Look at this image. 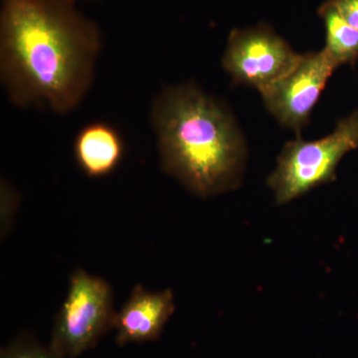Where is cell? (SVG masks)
<instances>
[{"label": "cell", "mask_w": 358, "mask_h": 358, "mask_svg": "<svg viewBox=\"0 0 358 358\" xmlns=\"http://www.w3.org/2000/svg\"><path fill=\"white\" fill-rule=\"evenodd\" d=\"M150 120L166 173L201 197L236 187L246 148L217 99L192 83L166 87L155 96Z\"/></svg>", "instance_id": "7a4b0ae2"}, {"label": "cell", "mask_w": 358, "mask_h": 358, "mask_svg": "<svg viewBox=\"0 0 358 358\" xmlns=\"http://www.w3.org/2000/svg\"><path fill=\"white\" fill-rule=\"evenodd\" d=\"M300 57L286 40L262 23L231 31L222 66L235 83L262 93L293 70Z\"/></svg>", "instance_id": "5b68a950"}, {"label": "cell", "mask_w": 358, "mask_h": 358, "mask_svg": "<svg viewBox=\"0 0 358 358\" xmlns=\"http://www.w3.org/2000/svg\"><path fill=\"white\" fill-rule=\"evenodd\" d=\"M76 0H1L0 81L18 108L72 112L95 78L98 25Z\"/></svg>", "instance_id": "6da1fadb"}, {"label": "cell", "mask_w": 358, "mask_h": 358, "mask_svg": "<svg viewBox=\"0 0 358 358\" xmlns=\"http://www.w3.org/2000/svg\"><path fill=\"white\" fill-rule=\"evenodd\" d=\"M0 358H64L54 352L50 346H44L28 336L14 339L2 348Z\"/></svg>", "instance_id": "30bf717a"}, {"label": "cell", "mask_w": 358, "mask_h": 358, "mask_svg": "<svg viewBox=\"0 0 358 358\" xmlns=\"http://www.w3.org/2000/svg\"><path fill=\"white\" fill-rule=\"evenodd\" d=\"M174 312V296L171 289L150 292L141 285L134 287L131 296L119 313H115L113 329L115 341L124 346L159 338Z\"/></svg>", "instance_id": "52a82bcc"}, {"label": "cell", "mask_w": 358, "mask_h": 358, "mask_svg": "<svg viewBox=\"0 0 358 358\" xmlns=\"http://www.w3.org/2000/svg\"><path fill=\"white\" fill-rule=\"evenodd\" d=\"M319 15L326 27L327 39L324 51L334 64L355 65L358 61V31L346 22L331 0L319 8Z\"/></svg>", "instance_id": "9c48e42d"}, {"label": "cell", "mask_w": 358, "mask_h": 358, "mask_svg": "<svg viewBox=\"0 0 358 358\" xmlns=\"http://www.w3.org/2000/svg\"><path fill=\"white\" fill-rule=\"evenodd\" d=\"M348 24L358 31V0H331Z\"/></svg>", "instance_id": "7c38bea8"}, {"label": "cell", "mask_w": 358, "mask_h": 358, "mask_svg": "<svg viewBox=\"0 0 358 358\" xmlns=\"http://www.w3.org/2000/svg\"><path fill=\"white\" fill-rule=\"evenodd\" d=\"M75 160L87 176L101 178L119 167L126 154V143L119 129L109 122L98 121L86 124L77 134Z\"/></svg>", "instance_id": "ba28073f"}, {"label": "cell", "mask_w": 358, "mask_h": 358, "mask_svg": "<svg viewBox=\"0 0 358 358\" xmlns=\"http://www.w3.org/2000/svg\"><path fill=\"white\" fill-rule=\"evenodd\" d=\"M358 150V110L343 117L331 134L315 141H288L268 176L278 204H286L317 186L333 182L339 162Z\"/></svg>", "instance_id": "3957f363"}, {"label": "cell", "mask_w": 358, "mask_h": 358, "mask_svg": "<svg viewBox=\"0 0 358 358\" xmlns=\"http://www.w3.org/2000/svg\"><path fill=\"white\" fill-rule=\"evenodd\" d=\"M336 68L324 49L303 54L293 70L261 93L268 112L282 126L300 133Z\"/></svg>", "instance_id": "8992f818"}, {"label": "cell", "mask_w": 358, "mask_h": 358, "mask_svg": "<svg viewBox=\"0 0 358 358\" xmlns=\"http://www.w3.org/2000/svg\"><path fill=\"white\" fill-rule=\"evenodd\" d=\"M18 193L13 187V185L6 180L1 179L0 183V206H1V237L6 236V233L10 229V224L13 223L14 215L18 203Z\"/></svg>", "instance_id": "8fae6325"}, {"label": "cell", "mask_w": 358, "mask_h": 358, "mask_svg": "<svg viewBox=\"0 0 358 358\" xmlns=\"http://www.w3.org/2000/svg\"><path fill=\"white\" fill-rule=\"evenodd\" d=\"M115 315L109 284L85 270H76L54 322L49 346L61 357L76 358L113 329Z\"/></svg>", "instance_id": "277c9868"}]
</instances>
